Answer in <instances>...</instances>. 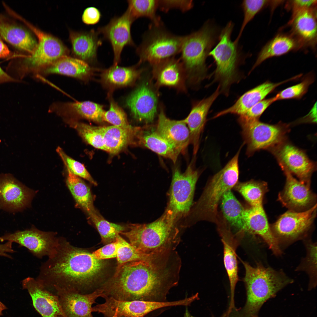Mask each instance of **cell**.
<instances>
[{
  "instance_id": "42",
  "label": "cell",
  "mask_w": 317,
  "mask_h": 317,
  "mask_svg": "<svg viewBox=\"0 0 317 317\" xmlns=\"http://www.w3.org/2000/svg\"><path fill=\"white\" fill-rule=\"evenodd\" d=\"M118 237L119 244L116 258L117 263V267L127 262L146 259L151 256L146 255L137 251L119 234Z\"/></svg>"
},
{
  "instance_id": "23",
  "label": "cell",
  "mask_w": 317,
  "mask_h": 317,
  "mask_svg": "<svg viewBox=\"0 0 317 317\" xmlns=\"http://www.w3.org/2000/svg\"><path fill=\"white\" fill-rule=\"evenodd\" d=\"M223 245V259L230 283V302H234L236 285L238 280L236 250L239 242L231 232L224 217H220L216 223Z\"/></svg>"
},
{
  "instance_id": "13",
  "label": "cell",
  "mask_w": 317,
  "mask_h": 317,
  "mask_svg": "<svg viewBox=\"0 0 317 317\" xmlns=\"http://www.w3.org/2000/svg\"><path fill=\"white\" fill-rule=\"evenodd\" d=\"M53 232H45L32 227L13 233H6L0 237V241L17 243L26 247L33 255L39 258L49 257L54 252L58 238Z\"/></svg>"
},
{
  "instance_id": "44",
  "label": "cell",
  "mask_w": 317,
  "mask_h": 317,
  "mask_svg": "<svg viewBox=\"0 0 317 317\" xmlns=\"http://www.w3.org/2000/svg\"><path fill=\"white\" fill-rule=\"evenodd\" d=\"M103 120L113 125L129 129H133L129 124L123 110L112 99L110 100L109 108L105 111Z\"/></svg>"
},
{
  "instance_id": "50",
  "label": "cell",
  "mask_w": 317,
  "mask_h": 317,
  "mask_svg": "<svg viewBox=\"0 0 317 317\" xmlns=\"http://www.w3.org/2000/svg\"><path fill=\"white\" fill-rule=\"evenodd\" d=\"M276 101L275 97L262 100L253 106L242 116L251 119H258L261 115L272 103Z\"/></svg>"
},
{
  "instance_id": "58",
  "label": "cell",
  "mask_w": 317,
  "mask_h": 317,
  "mask_svg": "<svg viewBox=\"0 0 317 317\" xmlns=\"http://www.w3.org/2000/svg\"><path fill=\"white\" fill-rule=\"evenodd\" d=\"M227 316H228L227 313H224L220 317H227Z\"/></svg>"
},
{
  "instance_id": "19",
  "label": "cell",
  "mask_w": 317,
  "mask_h": 317,
  "mask_svg": "<svg viewBox=\"0 0 317 317\" xmlns=\"http://www.w3.org/2000/svg\"><path fill=\"white\" fill-rule=\"evenodd\" d=\"M32 195L31 190L11 175H0V209L21 210L28 205Z\"/></svg>"
},
{
  "instance_id": "27",
  "label": "cell",
  "mask_w": 317,
  "mask_h": 317,
  "mask_svg": "<svg viewBox=\"0 0 317 317\" xmlns=\"http://www.w3.org/2000/svg\"><path fill=\"white\" fill-rule=\"evenodd\" d=\"M289 80L278 83L266 82L249 90L241 96L232 106L217 113L214 118L229 114L243 115L276 87Z\"/></svg>"
},
{
  "instance_id": "60",
  "label": "cell",
  "mask_w": 317,
  "mask_h": 317,
  "mask_svg": "<svg viewBox=\"0 0 317 317\" xmlns=\"http://www.w3.org/2000/svg\"><path fill=\"white\" fill-rule=\"evenodd\" d=\"M117 317H126L122 316H118Z\"/></svg>"
},
{
  "instance_id": "20",
  "label": "cell",
  "mask_w": 317,
  "mask_h": 317,
  "mask_svg": "<svg viewBox=\"0 0 317 317\" xmlns=\"http://www.w3.org/2000/svg\"><path fill=\"white\" fill-rule=\"evenodd\" d=\"M244 222L243 232L259 235L275 255L281 253L279 242L272 231L262 204L245 209Z\"/></svg>"
},
{
  "instance_id": "56",
  "label": "cell",
  "mask_w": 317,
  "mask_h": 317,
  "mask_svg": "<svg viewBox=\"0 0 317 317\" xmlns=\"http://www.w3.org/2000/svg\"><path fill=\"white\" fill-rule=\"evenodd\" d=\"M7 309L6 307L0 301V316L3 315L2 311Z\"/></svg>"
},
{
  "instance_id": "47",
  "label": "cell",
  "mask_w": 317,
  "mask_h": 317,
  "mask_svg": "<svg viewBox=\"0 0 317 317\" xmlns=\"http://www.w3.org/2000/svg\"><path fill=\"white\" fill-rule=\"evenodd\" d=\"M307 255L303 261L301 268L306 271L309 274L311 279L313 278L315 281L316 275L317 246L315 243L310 242L306 244Z\"/></svg>"
},
{
  "instance_id": "12",
  "label": "cell",
  "mask_w": 317,
  "mask_h": 317,
  "mask_svg": "<svg viewBox=\"0 0 317 317\" xmlns=\"http://www.w3.org/2000/svg\"><path fill=\"white\" fill-rule=\"evenodd\" d=\"M317 204L302 211L289 210L282 215L271 226L272 231L279 242L291 241L302 236L310 228L316 214Z\"/></svg>"
},
{
  "instance_id": "53",
  "label": "cell",
  "mask_w": 317,
  "mask_h": 317,
  "mask_svg": "<svg viewBox=\"0 0 317 317\" xmlns=\"http://www.w3.org/2000/svg\"><path fill=\"white\" fill-rule=\"evenodd\" d=\"M12 242L8 241L5 244H0V255L11 258L12 257L7 253H13L15 251L12 247Z\"/></svg>"
},
{
  "instance_id": "3",
  "label": "cell",
  "mask_w": 317,
  "mask_h": 317,
  "mask_svg": "<svg viewBox=\"0 0 317 317\" xmlns=\"http://www.w3.org/2000/svg\"><path fill=\"white\" fill-rule=\"evenodd\" d=\"M166 210L155 221L149 224H130L120 234L126 237L138 252L148 255L174 250L181 240L177 222Z\"/></svg>"
},
{
  "instance_id": "61",
  "label": "cell",
  "mask_w": 317,
  "mask_h": 317,
  "mask_svg": "<svg viewBox=\"0 0 317 317\" xmlns=\"http://www.w3.org/2000/svg\"><path fill=\"white\" fill-rule=\"evenodd\" d=\"M253 317H258L257 316H254Z\"/></svg>"
},
{
  "instance_id": "24",
  "label": "cell",
  "mask_w": 317,
  "mask_h": 317,
  "mask_svg": "<svg viewBox=\"0 0 317 317\" xmlns=\"http://www.w3.org/2000/svg\"><path fill=\"white\" fill-rule=\"evenodd\" d=\"M151 65L156 87L166 86L186 92V74L180 59L173 57Z\"/></svg>"
},
{
  "instance_id": "48",
  "label": "cell",
  "mask_w": 317,
  "mask_h": 317,
  "mask_svg": "<svg viewBox=\"0 0 317 317\" xmlns=\"http://www.w3.org/2000/svg\"><path fill=\"white\" fill-rule=\"evenodd\" d=\"M158 8L162 11L167 12L172 9H177L186 12L193 6L192 0H158Z\"/></svg>"
},
{
  "instance_id": "8",
  "label": "cell",
  "mask_w": 317,
  "mask_h": 317,
  "mask_svg": "<svg viewBox=\"0 0 317 317\" xmlns=\"http://www.w3.org/2000/svg\"><path fill=\"white\" fill-rule=\"evenodd\" d=\"M184 37L169 32L162 24L151 25L136 50L139 64L147 62L152 65L173 57L180 52Z\"/></svg>"
},
{
  "instance_id": "52",
  "label": "cell",
  "mask_w": 317,
  "mask_h": 317,
  "mask_svg": "<svg viewBox=\"0 0 317 317\" xmlns=\"http://www.w3.org/2000/svg\"><path fill=\"white\" fill-rule=\"evenodd\" d=\"M101 14L99 11L95 7L86 8L84 11L82 17L84 23L88 25H93L97 23L100 19Z\"/></svg>"
},
{
  "instance_id": "38",
  "label": "cell",
  "mask_w": 317,
  "mask_h": 317,
  "mask_svg": "<svg viewBox=\"0 0 317 317\" xmlns=\"http://www.w3.org/2000/svg\"><path fill=\"white\" fill-rule=\"evenodd\" d=\"M234 187L251 206L262 204L264 196L268 190L267 183L263 181L237 182Z\"/></svg>"
},
{
  "instance_id": "11",
  "label": "cell",
  "mask_w": 317,
  "mask_h": 317,
  "mask_svg": "<svg viewBox=\"0 0 317 317\" xmlns=\"http://www.w3.org/2000/svg\"><path fill=\"white\" fill-rule=\"evenodd\" d=\"M199 173L190 164L184 173L178 167L174 169L166 209L178 221L188 215L193 204L196 183Z\"/></svg>"
},
{
  "instance_id": "4",
  "label": "cell",
  "mask_w": 317,
  "mask_h": 317,
  "mask_svg": "<svg viewBox=\"0 0 317 317\" xmlns=\"http://www.w3.org/2000/svg\"><path fill=\"white\" fill-rule=\"evenodd\" d=\"M219 33L217 27L209 21L199 30L184 36L180 59L186 79L191 85H198L206 77V60L218 39Z\"/></svg>"
},
{
  "instance_id": "51",
  "label": "cell",
  "mask_w": 317,
  "mask_h": 317,
  "mask_svg": "<svg viewBox=\"0 0 317 317\" xmlns=\"http://www.w3.org/2000/svg\"><path fill=\"white\" fill-rule=\"evenodd\" d=\"M317 1L315 0H290L287 2L286 6L294 13L302 10L315 7Z\"/></svg>"
},
{
  "instance_id": "30",
  "label": "cell",
  "mask_w": 317,
  "mask_h": 317,
  "mask_svg": "<svg viewBox=\"0 0 317 317\" xmlns=\"http://www.w3.org/2000/svg\"><path fill=\"white\" fill-rule=\"evenodd\" d=\"M0 35L11 45L30 54L37 45L36 41L28 31L13 24L0 21Z\"/></svg>"
},
{
  "instance_id": "26",
  "label": "cell",
  "mask_w": 317,
  "mask_h": 317,
  "mask_svg": "<svg viewBox=\"0 0 317 317\" xmlns=\"http://www.w3.org/2000/svg\"><path fill=\"white\" fill-rule=\"evenodd\" d=\"M220 92L219 85L210 96L194 104L187 117L183 119L190 131V143L193 146V154L197 153L199 149L200 135L209 110Z\"/></svg>"
},
{
  "instance_id": "18",
  "label": "cell",
  "mask_w": 317,
  "mask_h": 317,
  "mask_svg": "<svg viewBox=\"0 0 317 317\" xmlns=\"http://www.w3.org/2000/svg\"><path fill=\"white\" fill-rule=\"evenodd\" d=\"M23 289L31 297L33 306L42 317H67L57 296L48 291L36 279L28 277L22 281Z\"/></svg>"
},
{
  "instance_id": "40",
  "label": "cell",
  "mask_w": 317,
  "mask_h": 317,
  "mask_svg": "<svg viewBox=\"0 0 317 317\" xmlns=\"http://www.w3.org/2000/svg\"><path fill=\"white\" fill-rule=\"evenodd\" d=\"M89 216L96 226L102 242L107 244L115 241L120 233L126 230L121 225L110 222L105 219L96 210Z\"/></svg>"
},
{
  "instance_id": "46",
  "label": "cell",
  "mask_w": 317,
  "mask_h": 317,
  "mask_svg": "<svg viewBox=\"0 0 317 317\" xmlns=\"http://www.w3.org/2000/svg\"><path fill=\"white\" fill-rule=\"evenodd\" d=\"M312 82V80L308 78L299 84L287 88L277 94L275 97L276 99L277 100L300 98L306 92Z\"/></svg>"
},
{
  "instance_id": "37",
  "label": "cell",
  "mask_w": 317,
  "mask_h": 317,
  "mask_svg": "<svg viewBox=\"0 0 317 317\" xmlns=\"http://www.w3.org/2000/svg\"><path fill=\"white\" fill-rule=\"evenodd\" d=\"M61 106L58 110L63 113L77 115L96 122L103 121L105 111L103 107L98 104L85 101L66 103Z\"/></svg>"
},
{
  "instance_id": "14",
  "label": "cell",
  "mask_w": 317,
  "mask_h": 317,
  "mask_svg": "<svg viewBox=\"0 0 317 317\" xmlns=\"http://www.w3.org/2000/svg\"><path fill=\"white\" fill-rule=\"evenodd\" d=\"M158 96L150 80H146L127 97L126 104L136 120L150 123L157 114Z\"/></svg>"
},
{
  "instance_id": "34",
  "label": "cell",
  "mask_w": 317,
  "mask_h": 317,
  "mask_svg": "<svg viewBox=\"0 0 317 317\" xmlns=\"http://www.w3.org/2000/svg\"><path fill=\"white\" fill-rule=\"evenodd\" d=\"M67 169L66 183L68 188L77 204L89 215L96 210L90 188L80 177Z\"/></svg>"
},
{
  "instance_id": "22",
  "label": "cell",
  "mask_w": 317,
  "mask_h": 317,
  "mask_svg": "<svg viewBox=\"0 0 317 317\" xmlns=\"http://www.w3.org/2000/svg\"><path fill=\"white\" fill-rule=\"evenodd\" d=\"M316 7L297 11L292 14L289 23L291 35L299 48L305 46L314 47L317 40Z\"/></svg>"
},
{
  "instance_id": "43",
  "label": "cell",
  "mask_w": 317,
  "mask_h": 317,
  "mask_svg": "<svg viewBox=\"0 0 317 317\" xmlns=\"http://www.w3.org/2000/svg\"><path fill=\"white\" fill-rule=\"evenodd\" d=\"M270 1L266 0H245L243 1L241 6L244 14V18L239 33L234 41L238 43L243 32L247 24L266 5L269 4Z\"/></svg>"
},
{
  "instance_id": "7",
  "label": "cell",
  "mask_w": 317,
  "mask_h": 317,
  "mask_svg": "<svg viewBox=\"0 0 317 317\" xmlns=\"http://www.w3.org/2000/svg\"><path fill=\"white\" fill-rule=\"evenodd\" d=\"M234 27L232 21L228 23L219 34L218 43L208 55L216 63L214 80L219 82L220 92L225 95L231 85L238 80V67L241 57L238 43L231 39Z\"/></svg>"
},
{
  "instance_id": "25",
  "label": "cell",
  "mask_w": 317,
  "mask_h": 317,
  "mask_svg": "<svg viewBox=\"0 0 317 317\" xmlns=\"http://www.w3.org/2000/svg\"><path fill=\"white\" fill-rule=\"evenodd\" d=\"M156 130L161 137L184 154L190 143L188 128L183 120L171 119L167 117L163 109L161 108Z\"/></svg>"
},
{
  "instance_id": "45",
  "label": "cell",
  "mask_w": 317,
  "mask_h": 317,
  "mask_svg": "<svg viewBox=\"0 0 317 317\" xmlns=\"http://www.w3.org/2000/svg\"><path fill=\"white\" fill-rule=\"evenodd\" d=\"M56 151L66 166L75 175L88 181L91 183L96 186L97 182L93 179L84 165L77 161L67 155L63 150L58 147Z\"/></svg>"
},
{
  "instance_id": "55",
  "label": "cell",
  "mask_w": 317,
  "mask_h": 317,
  "mask_svg": "<svg viewBox=\"0 0 317 317\" xmlns=\"http://www.w3.org/2000/svg\"><path fill=\"white\" fill-rule=\"evenodd\" d=\"M10 51L7 45L0 38V58H4L9 56Z\"/></svg>"
},
{
  "instance_id": "33",
  "label": "cell",
  "mask_w": 317,
  "mask_h": 317,
  "mask_svg": "<svg viewBox=\"0 0 317 317\" xmlns=\"http://www.w3.org/2000/svg\"><path fill=\"white\" fill-rule=\"evenodd\" d=\"M136 129L113 125L101 127L104 151L113 154L119 152L129 143L133 135H135Z\"/></svg>"
},
{
  "instance_id": "36",
  "label": "cell",
  "mask_w": 317,
  "mask_h": 317,
  "mask_svg": "<svg viewBox=\"0 0 317 317\" xmlns=\"http://www.w3.org/2000/svg\"><path fill=\"white\" fill-rule=\"evenodd\" d=\"M223 217L232 226L243 232L245 209L236 198L231 190L227 191L221 199Z\"/></svg>"
},
{
  "instance_id": "2",
  "label": "cell",
  "mask_w": 317,
  "mask_h": 317,
  "mask_svg": "<svg viewBox=\"0 0 317 317\" xmlns=\"http://www.w3.org/2000/svg\"><path fill=\"white\" fill-rule=\"evenodd\" d=\"M170 272L156 258L126 263L117 267L113 276L100 287L103 298L120 301L163 302L171 286Z\"/></svg>"
},
{
  "instance_id": "10",
  "label": "cell",
  "mask_w": 317,
  "mask_h": 317,
  "mask_svg": "<svg viewBox=\"0 0 317 317\" xmlns=\"http://www.w3.org/2000/svg\"><path fill=\"white\" fill-rule=\"evenodd\" d=\"M24 21L37 37L38 42L33 52L26 56L19 66L13 69L14 75L20 80L31 69L48 66L62 56L66 55L68 52L58 39Z\"/></svg>"
},
{
  "instance_id": "29",
  "label": "cell",
  "mask_w": 317,
  "mask_h": 317,
  "mask_svg": "<svg viewBox=\"0 0 317 317\" xmlns=\"http://www.w3.org/2000/svg\"><path fill=\"white\" fill-rule=\"evenodd\" d=\"M99 34L94 30L87 32L70 33L73 51L80 59L92 61L96 59L98 48L102 43Z\"/></svg>"
},
{
  "instance_id": "28",
  "label": "cell",
  "mask_w": 317,
  "mask_h": 317,
  "mask_svg": "<svg viewBox=\"0 0 317 317\" xmlns=\"http://www.w3.org/2000/svg\"><path fill=\"white\" fill-rule=\"evenodd\" d=\"M135 135L139 145L171 160L175 163L180 151L156 132L155 127L148 126L137 128Z\"/></svg>"
},
{
  "instance_id": "54",
  "label": "cell",
  "mask_w": 317,
  "mask_h": 317,
  "mask_svg": "<svg viewBox=\"0 0 317 317\" xmlns=\"http://www.w3.org/2000/svg\"><path fill=\"white\" fill-rule=\"evenodd\" d=\"M21 81L11 77L6 72H5L0 66V84L6 82H19Z\"/></svg>"
},
{
  "instance_id": "21",
  "label": "cell",
  "mask_w": 317,
  "mask_h": 317,
  "mask_svg": "<svg viewBox=\"0 0 317 317\" xmlns=\"http://www.w3.org/2000/svg\"><path fill=\"white\" fill-rule=\"evenodd\" d=\"M54 294L58 297L67 317H93L92 306L97 298L103 296V291L100 288L85 294L63 291H58Z\"/></svg>"
},
{
  "instance_id": "5",
  "label": "cell",
  "mask_w": 317,
  "mask_h": 317,
  "mask_svg": "<svg viewBox=\"0 0 317 317\" xmlns=\"http://www.w3.org/2000/svg\"><path fill=\"white\" fill-rule=\"evenodd\" d=\"M241 261L245 269L244 281L247 294L244 311L247 317H253L257 316L265 302L293 281L282 271L265 267L260 263L253 267Z\"/></svg>"
},
{
  "instance_id": "39",
  "label": "cell",
  "mask_w": 317,
  "mask_h": 317,
  "mask_svg": "<svg viewBox=\"0 0 317 317\" xmlns=\"http://www.w3.org/2000/svg\"><path fill=\"white\" fill-rule=\"evenodd\" d=\"M127 1L128 7L127 9L134 21L138 18L145 17L150 19L154 25L162 24L159 17L156 13L158 8V0H131Z\"/></svg>"
},
{
  "instance_id": "6",
  "label": "cell",
  "mask_w": 317,
  "mask_h": 317,
  "mask_svg": "<svg viewBox=\"0 0 317 317\" xmlns=\"http://www.w3.org/2000/svg\"><path fill=\"white\" fill-rule=\"evenodd\" d=\"M241 149L207 183L199 199L190 214L191 223L207 221L216 223L218 203L224 195L237 183L239 171L238 158Z\"/></svg>"
},
{
  "instance_id": "9",
  "label": "cell",
  "mask_w": 317,
  "mask_h": 317,
  "mask_svg": "<svg viewBox=\"0 0 317 317\" xmlns=\"http://www.w3.org/2000/svg\"><path fill=\"white\" fill-rule=\"evenodd\" d=\"M238 121L249 156L257 150L271 149L282 143L287 131V127L284 125L269 124L242 116H239Z\"/></svg>"
},
{
  "instance_id": "17",
  "label": "cell",
  "mask_w": 317,
  "mask_h": 317,
  "mask_svg": "<svg viewBox=\"0 0 317 317\" xmlns=\"http://www.w3.org/2000/svg\"><path fill=\"white\" fill-rule=\"evenodd\" d=\"M134 21L127 9L121 16L112 19L105 26L97 31L110 43L114 54V65H117L124 47L127 45L134 46L132 38L131 26Z\"/></svg>"
},
{
  "instance_id": "15",
  "label": "cell",
  "mask_w": 317,
  "mask_h": 317,
  "mask_svg": "<svg viewBox=\"0 0 317 317\" xmlns=\"http://www.w3.org/2000/svg\"><path fill=\"white\" fill-rule=\"evenodd\" d=\"M281 167L296 175L301 182L310 183L315 164L303 151L284 142L271 149Z\"/></svg>"
},
{
  "instance_id": "41",
  "label": "cell",
  "mask_w": 317,
  "mask_h": 317,
  "mask_svg": "<svg viewBox=\"0 0 317 317\" xmlns=\"http://www.w3.org/2000/svg\"><path fill=\"white\" fill-rule=\"evenodd\" d=\"M67 122L88 143L104 151L101 127L93 126L72 119L68 120Z\"/></svg>"
},
{
  "instance_id": "31",
  "label": "cell",
  "mask_w": 317,
  "mask_h": 317,
  "mask_svg": "<svg viewBox=\"0 0 317 317\" xmlns=\"http://www.w3.org/2000/svg\"><path fill=\"white\" fill-rule=\"evenodd\" d=\"M92 69L85 61L80 59L63 56L48 65L46 73H57L80 79L89 77Z\"/></svg>"
},
{
  "instance_id": "1",
  "label": "cell",
  "mask_w": 317,
  "mask_h": 317,
  "mask_svg": "<svg viewBox=\"0 0 317 317\" xmlns=\"http://www.w3.org/2000/svg\"><path fill=\"white\" fill-rule=\"evenodd\" d=\"M41 265L36 279L54 293L63 291L85 294L99 277L105 264L91 253L59 237L54 252Z\"/></svg>"
},
{
  "instance_id": "32",
  "label": "cell",
  "mask_w": 317,
  "mask_h": 317,
  "mask_svg": "<svg viewBox=\"0 0 317 317\" xmlns=\"http://www.w3.org/2000/svg\"><path fill=\"white\" fill-rule=\"evenodd\" d=\"M299 48L297 41L291 35L279 34L262 48L251 70L267 59L282 55Z\"/></svg>"
},
{
  "instance_id": "57",
  "label": "cell",
  "mask_w": 317,
  "mask_h": 317,
  "mask_svg": "<svg viewBox=\"0 0 317 317\" xmlns=\"http://www.w3.org/2000/svg\"><path fill=\"white\" fill-rule=\"evenodd\" d=\"M183 317H193L190 313L187 307H186Z\"/></svg>"
},
{
  "instance_id": "35",
  "label": "cell",
  "mask_w": 317,
  "mask_h": 317,
  "mask_svg": "<svg viewBox=\"0 0 317 317\" xmlns=\"http://www.w3.org/2000/svg\"><path fill=\"white\" fill-rule=\"evenodd\" d=\"M142 71L141 70L134 67H122L113 65L103 71L101 78L105 84L110 86H125L134 82Z\"/></svg>"
},
{
  "instance_id": "16",
  "label": "cell",
  "mask_w": 317,
  "mask_h": 317,
  "mask_svg": "<svg viewBox=\"0 0 317 317\" xmlns=\"http://www.w3.org/2000/svg\"><path fill=\"white\" fill-rule=\"evenodd\" d=\"M281 167L286 177L284 188L278 195L282 204L290 210L302 211L316 204V196L311 190L310 183L297 180L287 170Z\"/></svg>"
},
{
  "instance_id": "59",
  "label": "cell",
  "mask_w": 317,
  "mask_h": 317,
  "mask_svg": "<svg viewBox=\"0 0 317 317\" xmlns=\"http://www.w3.org/2000/svg\"><path fill=\"white\" fill-rule=\"evenodd\" d=\"M112 317H117V315H116V314H114V315H113V316H112Z\"/></svg>"
},
{
  "instance_id": "49",
  "label": "cell",
  "mask_w": 317,
  "mask_h": 317,
  "mask_svg": "<svg viewBox=\"0 0 317 317\" xmlns=\"http://www.w3.org/2000/svg\"><path fill=\"white\" fill-rule=\"evenodd\" d=\"M119 244L117 236L115 241L106 245L93 252L92 254L95 258L99 260L116 258Z\"/></svg>"
}]
</instances>
